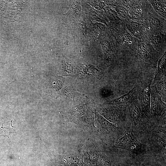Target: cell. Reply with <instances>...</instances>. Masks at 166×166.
Segmentation results:
<instances>
[{
  "label": "cell",
  "instance_id": "cell-1",
  "mask_svg": "<svg viewBox=\"0 0 166 166\" xmlns=\"http://www.w3.org/2000/svg\"><path fill=\"white\" fill-rule=\"evenodd\" d=\"M113 31L118 51L124 50L131 54H136L138 39L129 32L124 24Z\"/></svg>",
  "mask_w": 166,
  "mask_h": 166
},
{
  "label": "cell",
  "instance_id": "cell-2",
  "mask_svg": "<svg viewBox=\"0 0 166 166\" xmlns=\"http://www.w3.org/2000/svg\"><path fill=\"white\" fill-rule=\"evenodd\" d=\"M115 147L129 151L135 153L141 152L143 144L133 133L130 126H126L123 134L114 141Z\"/></svg>",
  "mask_w": 166,
  "mask_h": 166
},
{
  "label": "cell",
  "instance_id": "cell-3",
  "mask_svg": "<svg viewBox=\"0 0 166 166\" xmlns=\"http://www.w3.org/2000/svg\"><path fill=\"white\" fill-rule=\"evenodd\" d=\"M122 21L129 32L140 40L148 42L153 35L147 19L142 22L135 21L129 19Z\"/></svg>",
  "mask_w": 166,
  "mask_h": 166
},
{
  "label": "cell",
  "instance_id": "cell-4",
  "mask_svg": "<svg viewBox=\"0 0 166 166\" xmlns=\"http://www.w3.org/2000/svg\"><path fill=\"white\" fill-rule=\"evenodd\" d=\"M150 5L147 0H136L133 6L128 10L129 19L135 21L146 20Z\"/></svg>",
  "mask_w": 166,
  "mask_h": 166
},
{
  "label": "cell",
  "instance_id": "cell-5",
  "mask_svg": "<svg viewBox=\"0 0 166 166\" xmlns=\"http://www.w3.org/2000/svg\"><path fill=\"white\" fill-rule=\"evenodd\" d=\"M154 11L150 4L147 18L150 30L154 35L166 34V19Z\"/></svg>",
  "mask_w": 166,
  "mask_h": 166
},
{
  "label": "cell",
  "instance_id": "cell-6",
  "mask_svg": "<svg viewBox=\"0 0 166 166\" xmlns=\"http://www.w3.org/2000/svg\"><path fill=\"white\" fill-rule=\"evenodd\" d=\"M129 113L131 124L130 127L135 136L148 128V126L142 120L140 109L137 105L135 104L132 105L130 108Z\"/></svg>",
  "mask_w": 166,
  "mask_h": 166
},
{
  "label": "cell",
  "instance_id": "cell-7",
  "mask_svg": "<svg viewBox=\"0 0 166 166\" xmlns=\"http://www.w3.org/2000/svg\"><path fill=\"white\" fill-rule=\"evenodd\" d=\"M147 42L159 53H163L166 51V34L160 33L156 35H152L149 38Z\"/></svg>",
  "mask_w": 166,
  "mask_h": 166
},
{
  "label": "cell",
  "instance_id": "cell-8",
  "mask_svg": "<svg viewBox=\"0 0 166 166\" xmlns=\"http://www.w3.org/2000/svg\"><path fill=\"white\" fill-rule=\"evenodd\" d=\"M148 1L155 11L159 15L166 19V0H148Z\"/></svg>",
  "mask_w": 166,
  "mask_h": 166
},
{
  "label": "cell",
  "instance_id": "cell-9",
  "mask_svg": "<svg viewBox=\"0 0 166 166\" xmlns=\"http://www.w3.org/2000/svg\"><path fill=\"white\" fill-rule=\"evenodd\" d=\"M136 92V88L134 87L128 93L115 98L109 102L112 105H119L125 104L131 101Z\"/></svg>",
  "mask_w": 166,
  "mask_h": 166
},
{
  "label": "cell",
  "instance_id": "cell-10",
  "mask_svg": "<svg viewBox=\"0 0 166 166\" xmlns=\"http://www.w3.org/2000/svg\"><path fill=\"white\" fill-rule=\"evenodd\" d=\"M58 159L61 164L68 166H77L80 161L77 156L59 155Z\"/></svg>",
  "mask_w": 166,
  "mask_h": 166
},
{
  "label": "cell",
  "instance_id": "cell-11",
  "mask_svg": "<svg viewBox=\"0 0 166 166\" xmlns=\"http://www.w3.org/2000/svg\"><path fill=\"white\" fill-rule=\"evenodd\" d=\"M166 59V53L165 51L158 61L157 69L155 74V80L157 79L165 69Z\"/></svg>",
  "mask_w": 166,
  "mask_h": 166
},
{
  "label": "cell",
  "instance_id": "cell-12",
  "mask_svg": "<svg viewBox=\"0 0 166 166\" xmlns=\"http://www.w3.org/2000/svg\"><path fill=\"white\" fill-rule=\"evenodd\" d=\"M114 8L121 20L129 19L128 11L124 7L117 4L114 6Z\"/></svg>",
  "mask_w": 166,
  "mask_h": 166
},
{
  "label": "cell",
  "instance_id": "cell-13",
  "mask_svg": "<svg viewBox=\"0 0 166 166\" xmlns=\"http://www.w3.org/2000/svg\"><path fill=\"white\" fill-rule=\"evenodd\" d=\"M151 90L150 85L146 86L144 89L143 96V100L148 110H149L150 107V94Z\"/></svg>",
  "mask_w": 166,
  "mask_h": 166
},
{
  "label": "cell",
  "instance_id": "cell-14",
  "mask_svg": "<svg viewBox=\"0 0 166 166\" xmlns=\"http://www.w3.org/2000/svg\"><path fill=\"white\" fill-rule=\"evenodd\" d=\"M151 106L150 110L152 114L154 116L158 114L160 112V109L156 103L155 98L152 94V98L151 101Z\"/></svg>",
  "mask_w": 166,
  "mask_h": 166
}]
</instances>
